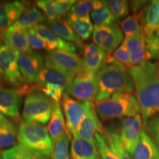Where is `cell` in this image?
<instances>
[{
    "mask_svg": "<svg viewBox=\"0 0 159 159\" xmlns=\"http://www.w3.org/2000/svg\"><path fill=\"white\" fill-rule=\"evenodd\" d=\"M136 98L144 126L159 114V61H143L130 67Z\"/></svg>",
    "mask_w": 159,
    "mask_h": 159,
    "instance_id": "6da1fadb",
    "label": "cell"
},
{
    "mask_svg": "<svg viewBox=\"0 0 159 159\" xmlns=\"http://www.w3.org/2000/svg\"><path fill=\"white\" fill-rule=\"evenodd\" d=\"M98 93L95 102L108 99L116 93H130L134 85L129 69L119 63L105 64L97 74Z\"/></svg>",
    "mask_w": 159,
    "mask_h": 159,
    "instance_id": "7a4b0ae2",
    "label": "cell"
},
{
    "mask_svg": "<svg viewBox=\"0 0 159 159\" xmlns=\"http://www.w3.org/2000/svg\"><path fill=\"white\" fill-rule=\"evenodd\" d=\"M19 144L43 158L52 156L53 143L48 130L43 125L23 121L17 133Z\"/></svg>",
    "mask_w": 159,
    "mask_h": 159,
    "instance_id": "3957f363",
    "label": "cell"
},
{
    "mask_svg": "<svg viewBox=\"0 0 159 159\" xmlns=\"http://www.w3.org/2000/svg\"><path fill=\"white\" fill-rule=\"evenodd\" d=\"M99 118L102 121L127 118L140 114L136 97L130 93H116L108 99L95 102Z\"/></svg>",
    "mask_w": 159,
    "mask_h": 159,
    "instance_id": "277c9868",
    "label": "cell"
},
{
    "mask_svg": "<svg viewBox=\"0 0 159 159\" xmlns=\"http://www.w3.org/2000/svg\"><path fill=\"white\" fill-rule=\"evenodd\" d=\"M53 103L49 97L39 91L27 95L24 102L22 117L25 122L45 125L49 122Z\"/></svg>",
    "mask_w": 159,
    "mask_h": 159,
    "instance_id": "5b68a950",
    "label": "cell"
},
{
    "mask_svg": "<svg viewBox=\"0 0 159 159\" xmlns=\"http://www.w3.org/2000/svg\"><path fill=\"white\" fill-rule=\"evenodd\" d=\"M66 94L79 102H94L98 93V83L96 73H80L73 79L65 91Z\"/></svg>",
    "mask_w": 159,
    "mask_h": 159,
    "instance_id": "8992f818",
    "label": "cell"
},
{
    "mask_svg": "<svg viewBox=\"0 0 159 159\" xmlns=\"http://www.w3.org/2000/svg\"><path fill=\"white\" fill-rule=\"evenodd\" d=\"M19 55L16 50L0 41V67L3 72V78L9 85L18 89L25 85L19 70Z\"/></svg>",
    "mask_w": 159,
    "mask_h": 159,
    "instance_id": "52a82bcc",
    "label": "cell"
},
{
    "mask_svg": "<svg viewBox=\"0 0 159 159\" xmlns=\"http://www.w3.org/2000/svg\"><path fill=\"white\" fill-rule=\"evenodd\" d=\"M45 66L62 71L75 77L83 72L82 58L76 53L62 50H53L45 57Z\"/></svg>",
    "mask_w": 159,
    "mask_h": 159,
    "instance_id": "ba28073f",
    "label": "cell"
},
{
    "mask_svg": "<svg viewBox=\"0 0 159 159\" xmlns=\"http://www.w3.org/2000/svg\"><path fill=\"white\" fill-rule=\"evenodd\" d=\"M122 31L118 25L94 26L92 39L99 47L107 54H111L122 44L124 41Z\"/></svg>",
    "mask_w": 159,
    "mask_h": 159,
    "instance_id": "9c48e42d",
    "label": "cell"
},
{
    "mask_svg": "<svg viewBox=\"0 0 159 159\" xmlns=\"http://www.w3.org/2000/svg\"><path fill=\"white\" fill-rule=\"evenodd\" d=\"M62 105L66 128L74 136L77 134L80 127L86 116L88 102H79L64 93Z\"/></svg>",
    "mask_w": 159,
    "mask_h": 159,
    "instance_id": "30bf717a",
    "label": "cell"
},
{
    "mask_svg": "<svg viewBox=\"0 0 159 159\" xmlns=\"http://www.w3.org/2000/svg\"><path fill=\"white\" fill-rule=\"evenodd\" d=\"M142 122V117L140 114L122 119L119 137L123 147L131 156H133L136 145L144 130Z\"/></svg>",
    "mask_w": 159,
    "mask_h": 159,
    "instance_id": "8fae6325",
    "label": "cell"
},
{
    "mask_svg": "<svg viewBox=\"0 0 159 159\" xmlns=\"http://www.w3.org/2000/svg\"><path fill=\"white\" fill-rule=\"evenodd\" d=\"M45 65L43 57L33 52L29 54H20L19 56V70L25 85H32L37 82L38 77Z\"/></svg>",
    "mask_w": 159,
    "mask_h": 159,
    "instance_id": "7c38bea8",
    "label": "cell"
},
{
    "mask_svg": "<svg viewBox=\"0 0 159 159\" xmlns=\"http://www.w3.org/2000/svg\"><path fill=\"white\" fill-rule=\"evenodd\" d=\"M105 130L102 123L99 121L94 103L88 102L86 116L80 127L77 135L86 142L91 144H96V134H99L103 136Z\"/></svg>",
    "mask_w": 159,
    "mask_h": 159,
    "instance_id": "4fadbf2b",
    "label": "cell"
},
{
    "mask_svg": "<svg viewBox=\"0 0 159 159\" xmlns=\"http://www.w3.org/2000/svg\"><path fill=\"white\" fill-rule=\"evenodd\" d=\"M23 96L19 89L0 87V111L9 118L19 120L21 119L20 108Z\"/></svg>",
    "mask_w": 159,
    "mask_h": 159,
    "instance_id": "5bb4252c",
    "label": "cell"
},
{
    "mask_svg": "<svg viewBox=\"0 0 159 159\" xmlns=\"http://www.w3.org/2000/svg\"><path fill=\"white\" fill-rule=\"evenodd\" d=\"M28 2L15 1L0 3V35L10 28L27 11Z\"/></svg>",
    "mask_w": 159,
    "mask_h": 159,
    "instance_id": "9a60e30c",
    "label": "cell"
},
{
    "mask_svg": "<svg viewBox=\"0 0 159 159\" xmlns=\"http://www.w3.org/2000/svg\"><path fill=\"white\" fill-rule=\"evenodd\" d=\"M107 54L105 52L91 43L84 46L83 55V71L96 73L106 64Z\"/></svg>",
    "mask_w": 159,
    "mask_h": 159,
    "instance_id": "2e32d148",
    "label": "cell"
},
{
    "mask_svg": "<svg viewBox=\"0 0 159 159\" xmlns=\"http://www.w3.org/2000/svg\"><path fill=\"white\" fill-rule=\"evenodd\" d=\"M141 29L146 40L159 33V0L149 2L142 11Z\"/></svg>",
    "mask_w": 159,
    "mask_h": 159,
    "instance_id": "e0dca14e",
    "label": "cell"
},
{
    "mask_svg": "<svg viewBox=\"0 0 159 159\" xmlns=\"http://www.w3.org/2000/svg\"><path fill=\"white\" fill-rule=\"evenodd\" d=\"M123 43L130 52V67L150 60L147 41L142 33L133 36L125 37Z\"/></svg>",
    "mask_w": 159,
    "mask_h": 159,
    "instance_id": "ac0fdd59",
    "label": "cell"
},
{
    "mask_svg": "<svg viewBox=\"0 0 159 159\" xmlns=\"http://www.w3.org/2000/svg\"><path fill=\"white\" fill-rule=\"evenodd\" d=\"M74 78L71 75L58 69L44 66L40 72L36 83L41 87L46 85H57L66 91Z\"/></svg>",
    "mask_w": 159,
    "mask_h": 159,
    "instance_id": "d6986e66",
    "label": "cell"
},
{
    "mask_svg": "<svg viewBox=\"0 0 159 159\" xmlns=\"http://www.w3.org/2000/svg\"><path fill=\"white\" fill-rule=\"evenodd\" d=\"M75 2V0H39L36 5L42 10L48 21H52L66 14Z\"/></svg>",
    "mask_w": 159,
    "mask_h": 159,
    "instance_id": "ffe728a7",
    "label": "cell"
},
{
    "mask_svg": "<svg viewBox=\"0 0 159 159\" xmlns=\"http://www.w3.org/2000/svg\"><path fill=\"white\" fill-rule=\"evenodd\" d=\"M0 41L16 50L20 54H29L33 52L26 39L24 30L8 28L0 35Z\"/></svg>",
    "mask_w": 159,
    "mask_h": 159,
    "instance_id": "44dd1931",
    "label": "cell"
},
{
    "mask_svg": "<svg viewBox=\"0 0 159 159\" xmlns=\"http://www.w3.org/2000/svg\"><path fill=\"white\" fill-rule=\"evenodd\" d=\"M33 28L38 35H40L43 40H45L54 49H57V50L66 51L72 53L77 52V47L74 43L68 42L61 39L55 33H53L47 25L41 24V25L35 26Z\"/></svg>",
    "mask_w": 159,
    "mask_h": 159,
    "instance_id": "7402d4cb",
    "label": "cell"
},
{
    "mask_svg": "<svg viewBox=\"0 0 159 159\" xmlns=\"http://www.w3.org/2000/svg\"><path fill=\"white\" fill-rule=\"evenodd\" d=\"M47 26L57 36L79 47H83V42L78 37L68 21L62 18L47 21Z\"/></svg>",
    "mask_w": 159,
    "mask_h": 159,
    "instance_id": "603a6c76",
    "label": "cell"
},
{
    "mask_svg": "<svg viewBox=\"0 0 159 159\" xmlns=\"http://www.w3.org/2000/svg\"><path fill=\"white\" fill-rule=\"evenodd\" d=\"M97 144H91L74 135L71 143V159H91L99 156Z\"/></svg>",
    "mask_w": 159,
    "mask_h": 159,
    "instance_id": "cb8c5ba5",
    "label": "cell"
},
{
    "mask_svg": "<svg viewBox=\"0 0 159 159\" xmlns=\"http://www.w3.org/2000/svg\"><path fill=\"white\" fill-rule=\"evenodd\" d=\"M134 159H159V150L144 130L134 149Z\"/></svg>",
    "mask_w": 159,
    "mask_h": 159,
    "instance_id": "d4e9b609",
    "label": "cell"
},
{
    "mask_svg": "<svg viewBox=\"0 0 159 159\" xmlns=\"http://www.w3.org/2000/svg\"><path fill=\"white\" fill-rule=\"evenodd\" d=\"M47 130L53 143L66 130L64 117L60 102L53 103V109L51 119L47 126Z\"/></svg>",
    "mask_w": 159,
    "mask_h": 159,
    "instance_id": "484cf974",
    "label": "cell"
},
{
    "mask_svg": "<svg viewBox=\"0 0 159 159\" xmlns=\"http://www.w3.org/2000/svg\"><path fill=\"white\" fill-rule=\"evenodd\" d=\"M45 20L43 13L37 7H32L26 11L23 15L11 26V29L27 30L41 25Z\"/></svg>",
    "mask_w": 159,
    "mask_h": 159,
    "instance_id": "4316f807",
    "label": "cell"
},
{
    "mask_svg": "<svg viewBox=\"0 0 159 159\" xmlns=\"http://www.w3.org/2000/svg\"><path fill=\"white\" fill-rule=\"evenodd\" d=\"M66 20L74 30L75 33L83 41L89 39L93 34L94 26L93 25L89 16L76 17L67 15Z\"/></svg>",
    "mask_w": 159,
    "mask_h": 159,
    "instance_id": "83f0119b",
    "label": "cell"
},
{
    "mask_svg": "<svg viewBox=\"0 0 159 159\" xmlns=\"http://www.w3.org/2000/svg\"><path fill=\"white\" fill-rule=\"evenodd\" d=\"M104 137L111 150L116 155L117 158L132 159L130 154L127 152L124 147H123L118 133L114 130L107 129V130H105Z\"/></svg>",
    "mask_w": 159,
    "mask_h": 159,
    "instance_id": "f1b7e54d",
    "label": "cell"
},
{
    "mask_svg": "<svg viewBox=\"0 0 159 159\" xmlns=\"http://www.w3.org/2000/svg\"><path fill=\"white\" fill-rule=\"evenodd\" d=\"M17 132L11 122L0 124V150H5L16 146Z\"/></svg>",
    "mask_w": 159,
    "mask_h": 159,
    "instance_id": "f546056e",
    "label": "cell"
},
{
    "mask_svg": "<svg viewBox=\"0 0 159 159\" xmlns=\"http://www.w3.org/2000/svg\"><path fill=\"white\" fill-rule=\"evenodd\" d=\"M71 140V133L66 130L55 141L53 145L52 159H69V144Z\"/></svg>",
    "mask_w": 159,
    "mask_h": 159,
    "instance_id": "4dcf8cb0",
    "label": "cell"
},
{
    "mask_svg": "<svg viewBox=\"0 0 159 159\" xmlns=\"http://www.w3.org/2000/svg\"><path fill=\"white\" fill-rule=\"evenodd\" d=\"M105 1H97V0H83L76 2L71 7L68 15L76 17H83L89 16L94 10L103 5Z\"/></svg>",
    "mask_w": 159,
    "mask_h": 159,
    "instance_id": "1f68e13d",
    "label": "cell"
},
{
    "mask_svg": "<svg viewBox=\"0 0 159 159\" xmlns=\"http://www.w3.org/2000/svg\"><path fill=\"white\" fill-rule=\"evenodd\" d=\"M1 158L2 159H43L19 144L3 150L1 152Z\"/></svg>",
    "mask_w": 159,
    "mask_h": 159,
    "instance_id": "d6a6232c",
    "label": "cell"
},
{
    "mask_svg": "<svg viewBox=\"0 0 159 159\" xmlns=\"http://www.w3.org/2000/svg\"><path fill=\"white\" fill-rule=\"evenodd\" d=\"M91 18L95 26H111L116 24L117 20L107 7L105 1L102 6L91 13Z\"/></svg>",
    "mask_w": 159,
    "mask_h": 159,
    "instance_id": "836d02e7",
    "label": "cell"
},
{
    "mask_svg": "<svg viewBox=\"0 0 159 159\" xmlns=\"http://www.w3.org/2000/svg\"><path fill=\"white\" fill-rule=\"evenodd\" d=\"M142 13L128 16L120 23V29L125 35V37L136 35L142 33L141 29Z\"/></svg>",
    "mask_w": 159,
    "mask_h": 159,
    "instance_id": "e575fe53",
    "label": "cell"
},
{
    "mask_svg": "<svg viewBox=\"0 0 159 159\" xmlns=\"http://www.w3.org/2000/svg\"><path fill=\"white\" fill-rule=\"evenodd\" d=\"M110 63H119L130 68V54L124 43L121 44L116 50L111 54H108L106 59V64Z\"/></svg>",
    "mask_w": 159,
    "mask_h": 159,
    "instance_id": "d590c367",
    "label": "cell"
},
{
    "mask_svg": "<svg viewBox=\"0 0 159 159\" xmlns=\"http://www.w3.org/2000/svg\"><path fill=\"white\" fill-rule=\"evenodd\" d=\"M26 39L32 49H45L49 52L55 50L51 45H49L45 40L35 33L33 28L24 30Z\"/></svg>",
    "mask_w": 159,
    "mask_h": 159,
    "instance_id": "8d00e7d4",
    "label": "cell"
},
{
    "mask_svg": "<svg viewBox=\"0 0 159 159\" xmlns=\"http://www.w3.org/2000/svg\"><path fill=\"white\" fill-rule=\"evenodd\" d=\"M105 3L117 21L128 15L130 7L126 0H108L105 1Z\"/></svg>",
    "mask_w": 159,
    "mask_h": 159,
    "instance_id": "74e56055",
    "label": "cell"
},
{
    "mask_svg": "<svg viewBox=\"0 0 159 159\" xmlns=\"http://www.w3.org/2000/svg\"><path fill=\"white\" fill-rule=\"evenodd\" d=\"M95 140L101 159H118L114 152L111 150L102 135L97 134L95 136Z\"/></svg>",
    "mask_w": 159,
    "mask_h": 159,
    "instance_id": "f35d334b",
    "label": "cell"
},
{
    "mask_svg": "<svg viewBox=\"0 0 159 159\" xmlns=\"http://www.w3.org/2000/svg\"><path fill=\"white\" fill-rule=\"evenodd\" d=\"M41 91H42L43 94H44L46 96L48 97L49 99H52L53 102H60L61 99L63 98V94L65 91L62 88L57 86V85H46L43 86H41Z\"/></svg>",
    "mask_w": 159,
    "mask_h": 159,
    "instance_id": "ab89813d",
    "label": "cell"
},
{
    "mask_svg": "<svg viewBox=\"0 0 159 159\" xmlns=\"http://www.w3.org/2000/svg\"><path fill=\"white\" fill-rule=\"evenodd\" d=\"M146 128H148V135L159 150V114L149 121Z\"/></svg>",
    "mask_w": 159,
    "mask_h": 159,
    "instance_id": "60d3db41",
    "label": "cell"
},
{
    "mask_svg": "<svg viewBox=\"0 0 159 159\" xmlns=\"http://www.w3.org/2000/svg\"><path fill=\"white\" fill-rule=\"evenodd\" d=\"M146 41L150 60L159 61V33Z\"/></svg>",
    "mask_w": 159,
    "mask_h": 159,
    "instance_id": "b9f144b4",
    "label": "cell"
},
{
    "mask_svg": "<svg viewBox=\"0 0 159 159\" xmlns=\"http://www.w3.org/2000/svg\"><path fill=\"white\" fill-rule=\"evenodd\" d=\"M149 2L148 1H131L130 6L134 14L141 13L144 11Z\"/></svg>",
    "mask_w": 159,
    "mask_h": 159,
    "instance_id": "7bdbcfd3",
    "label": "cell"
},
{
    "mask_svg": "<svg viewBox=\"0 0 159 159\" xmlns=\"http://www.w3.org/2000/svg\"><path fill=\"white\" fill-rule=\"evenodd\" d=\"M7 122H9L8 119L6 118L5 115L0 111V124H4V123H6Z\"/></svg>",
    "mask_w": 159,
    "mask_h": 159,
    "instance_id": "ee69618b",
    "label": "cell"
},
{
    "mask_svg": "<svg viewBox=\"0 0 159 159\" xmlns=\"http://www.w3.org/2000/svg\"><path fill=\"white\" fill-rule=\"evenodd\" d=\"M3 78V72H2V70L1 67H0V84H1V82H2V80Z\"/></svg>",
    "mask_w": 159,
    "mask_h": 159,
    "instance_id": "f6af8a7d",
    "label": "cell"
},
{
    "mask_svg": "<svg viewBox=\"0 0 159 159\" xmlns=\"http://www.w3.org/2000/svg\"><path fill=\"white\" fill-rule=\"evenodd\" d=\"M91 159H101V158H100V157H99V156L95 157V158H91Z\"/></svg>",
    "mask_w": 159,
    "mask_h": 159,
    "instance_id": "bcb514c9",
    "label": "cell"
},
{
    "mask_svg": "<svg viewBox=\"0 0 159 159\" xmlns=\"http://www.w3.org/2000/svg\"><path fill=\"white\" fill-rule=\"evenodd\" d=\"M0 159H2V158H1V154H0Z\"/></svg>",
    "mask_w": 159,
    "mask_h": 159,
    "instance_id": "7dc6e473",
    "label": "cell"
}]
</instances>
